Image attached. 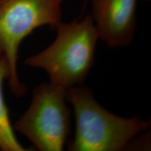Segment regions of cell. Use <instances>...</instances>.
Wrapping results in <instances>:
<instances>
[{
  "label": "cell",
  "instance_id": "obj_5",
  "mask_svg": "<svg viewBox=\"0 0 151 151\" xmlns=\"http://www.w3.org/2000/svg\"><path fill=\"white\" fill-rule=\"evenodd\" d=\"M91 17L100 40L111 48L127 46L137 29L138 0H90Z\"/></svg>",
  "mask_w": 151,
  "mask_h": 151
},
{
  "label": "cell",
  "instance_id": "obj_8",
  "mask_svg": "<svg viewBox=\"0 0 151 151\" xmlns=\"http://www.w3.org/2000/svg\"><path fill=\"white\" fill-rule=\"evenodd\" d=\"M1 1H2V0H0V3H1Z\"/></svg>",
  "mask_w": 151,
  "mask_h": 151
},
{
  "label": "cell",
  "instance_id": "obj_1",
  "mask_svg": "<svg viewBox=\"0 0 151 151\" xmlns=\"http://www.w3.org/2000/svg\"><path fill=\"white\" fill-rule=\"evenodd\" d=\"M67 99L73 106L76 124L68 150H122L133 138L150 127V121L139 116L122 118L107 111L83 84L67 89Z\"/></svg>",
  "mask_w": 151,
  "mask_h": 151
},
{
  "label": "cell",
  "instance_id": "obj_7",
  "mask_svg": "<svg viewBox=\"0 0 151 151\" xmlns=\"http://www.w3.org/2000/svg\"><path fill=\"white\" fill-rule=\"evenodd\" d=\"M1 55H3V53H2V50H1V47H0V56H1Z\"/></svg>",
  "mask_w": 151,
  "mask_h": 151
},
{
  "label": "cell",
  "instance_id": "obj_9",
  "mask_svg": "<svg viewBox=\"0 0 151 151\" xmlns=\"http://www.w3.org/2000/svg\"><path fill=\"white\" fill-rule=\"evenodd\" d=\"M146 1H150V0H146Z\"/></svg>",
  "mask_w": 151,
  "mask_h": 151
},
{
  "label": "cell",
  "instance_id": "obj_3",
  "mask_svg": "<svg viewBox=\"0 0 151 151\" xmlns=\"http://www.w3.org/2000/svg\"><path fill=\"white\" fill-rule=\"evenodd\" d=\"M64 0H2L0 3V47L8 62L9 87L16 97L27 93L19 79L18 50L22 41L37 28L54 29L62 22Z\"/></svg>",
  "mask_w": 151,
  "mask_h": 151
},
{
  "label": "cell",
  "instance_id": "obj_6",
  "mask_svg": "<svg viewBox=\"0 0 151 151\" xmlns=\"http://www.w3.org/2000/svg\"><path fill=\"white\" fill-rule=\"evenodd\" d=\"M9 76L8 62L5 56L1 55L0 56V150L27 151L28 149L21 145L15 134L4 97L3 84L5 80H8Z\"/></svg>",
  "mask_w": 151,
  "mask_h": 151
},
{
  "label": "cell",
  "instance_id": "obj_4",
  "mask_svg": "<svg viewBox=\"0 0 151 151\" xmlns=\"http://www.w3.org/2000/svg\"><path fill=\"white\" fill-rule=\"evenodd\" d=\"M67 89L50 82L34 89L28 109L14 129L40 151H62L71 133V111L67 104Z\"/></svg>",
  "mask_w": 151,
  "mask_h": 151
},
{
  "label": "cell",
  "instance_id": "obj_2",
  "mask_svg": "<svg viewBox=\"0 0 151 151\" xmlns=\"http://www.w3.org/2000/svg\"><path fill=\"white\" fill-rule=\"evenodd\" d=\"M53 42L39 53L28 57L24 64L42 69L50 82L65 89L83 85L94 65L99 40L90 15L82 20L60 22Z\"/></svg>",
  "mask_w": 151,
  "mask_h": 151
}]
</instances>
